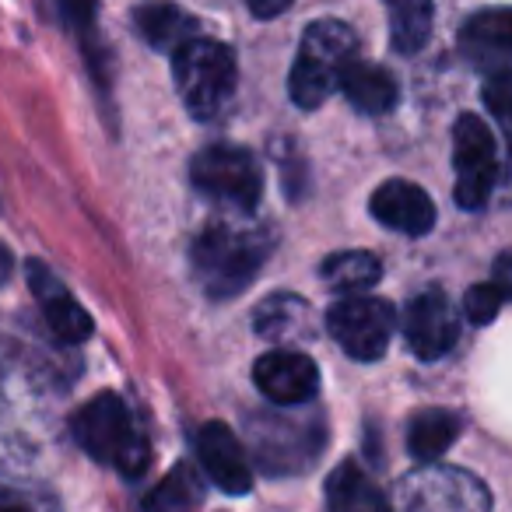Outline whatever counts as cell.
Instances as JSON below:
<instances>
[{"label": "cell", "mask_w": 512, "mask_h": 512, "mask_svg": "<svg viewBox=\"0 0 512 512\" xmlns=\"http://www.w3.org/2000/svg\"><path fill=\"white\" fill-rule=\"evenodd\" d=\"M453 162L456 186L453 197L463 211H481L495 186V141L477 116H460L453 127Z\"/></svg>", "instance_id": "52a82bcc"}, {"label": "cell", "mask_w": 512, "mask_h": 512, "mask_svg": "<svg viewBox=\"0 0 512 512\" xmlns=\"http://www.w3.org/2000/svg\"><path fill=\"white\" fill-rule=\"evenodd\" d=\"M0 512H32V505L25 495H18V491H11V488L0 484Z\"/></svg>", "instance_id": "d4e9b609"}, {"label": "cell", "mask_w": 512, "mask_h": 512, "mask_svg": "<svg viewBox=\"0 0 512 512\" xmlns=\"http://www.w3.org/2000/svg\"><path fill=\"white\" fill-rule=\"evenodd\" d=\"M200 502V481L186 463L169 470L162 484L144 498V509L148 512H193Z\"/></svg>", "instance_id": "ffe728a7"}, {"label": "cell", "mask_w": 512, "mask_h": 512, "mask_svg": "<svg viewBox=\"0 0 512 512\" xmlns=\"http://www.w3.org/2000/svg\"><path fill=\"white\" fill-rule=\"evenodd\" d=\"M432 25L435 8L425 0H397V4H390V43L404 57L425 50V43L432 39Z\"/></svg>", "instance_id": "d6986e66"}, {"label": "cell", "mask_w": 512, "mask_h": 512, "mask_svg": "<svg viewBox=\"0 0 512 512\" xmlns=\"http://www.w3.org/2000/svg\"><path fill=\"white\" fill-rule=\"evenodd\" d=\"M197 456L204 474L211 477L214 488L225 495H246L253 488V470H249L246 449L239 446L235 432L221 421H207L197 432Z\"/></svg>", "instance_id": "30bf717a"}, {"label": "cell", "mask_w": 512, "mask_h": 512, "mask_svg": "<svg viewBox=\"0 0 512 512\" xmlns=\"http://www.w3.org/2000/svg\"><path fill=\"white\" fill-rule=\"evenodd\" d=\"M8 274H11V253L4 246H0V285L8 281Z\"/></svg>", "instance_id": "4316f807"}, {"label": "cell", "mask_w": 512, "mask_h": 512, "mask_svg": "<svg viewBox=\"0 0 512 512\" xmlns=\"http://www.w3.org/2000/svg\"><path fill=\"white\" fill-rule=\"evenodd\" d=\"M25 274H29L32 295H36L39 306H43L46 327H50L64 344L88 341L95 323H92V316L85 313V306L64 288V281H60L46 264H39V260H32V264L25 267Z\"/></svg>", "instance_id": "8fae6325"}, {"label": "cell", "mask_w": 512, "mask_h": 512, "mask_svg": "<svg viewBox=\"0 0 512 512\" xmlns=\"http://www.w3.org/2000/svg\"><path fill=\"white\" fill-rule=\"evenodd\" d=\"M74 439L85 446L92 460L109 463L127 477H141L151 463L148 439L116 393H99L74 414Z\"/></svg>", "instance_id": "7a4b0ae2"}, {"label": "cell", "mask_w": 512, "mask_h": 512, "mask_svg": "<svg viewBox=\"0 0 512 512\" xmlns=\"http://www.w3.org/2000/svg\"><path fill=\"white\" fill-rule=\"evenodd\" d=\"M460 50L470 64L491 74L512 71V8H488L467 18L460 32Z\"/></svg>", "instance_id": "4fadbf2b"}, {"label": "cell", "mask_w": 512, "mask_h": 512, "mask_svg": "<svg viewBox=\"0 0 512 512\" xmlns=\"http://www.w3.org/2000/svg\"><path fill=\"white\" fill-rule=\"evenodd\" d=\"M404 337L407 348L425 362H435L453 348L460 337V316H456L453 302L446 299V292H439V288L421 292L404 309Z\"/></svg>", "instance_id": "ba28073f"}, {"label": "cell", "mask_w": 512, "mask_h": 512, "mask_svg": "<svg viewBox=\"0 0 512 512\" xmlns=\"http://www.w3.org/2000/svg\"><path fill=\"white\" fill-rule=\"evenodd\" d=\"M253 383L267 400H274L281 407H295L313 400L316 386H320V369L302 351L278 348V351H267L253 365Z\"/></svg>", "instance_id": "9c48e42d"}, {"label": "cell", "mask_w": 512, "mask_h": 512, "mask_svg": "<svg viewBox=\"0 0 512 512\" xmlns=\"http://www.w3.org/2000/svg\"><path fill=\"white\" fill-rule=\"evenodd\" d=\"M172 78L193 120H214L235 95V57L218 39L197 36L172 53Z\"/></svg>", "instance_id": "277c9868"}, {"label": "cell", "mask_w": 512, "mask_h": 512, "mask_svg": "<svg viewBox=\"0 0 512 512\" xmlns=\"http://www.w3.org/2000/svg\"><path fill=\"white\" fill-rule=\"evenodd\" d=\"M267 260V242L260 232L235 225H211L193 242V271L214 299H232L253 281Z\"/></svg>", "instance_id": "3957f363"}, {"label": "cell", "mask_w": 512, "mask_h": 512, "mask_svg": "<svg viewBox=\"0 0 512 512\" xmlns=\"http://www.w3.org/2000/svg\"><path fill=\"white\" fill-rule=\"evenodd\" d=\"M484 106L495 120L512 123V71H498L484 81V92H481Z\"/></svg>", "instance_id": "603a6c76"}, {"label": "cell", "mask_w": 512, "mask_h": 512, "mask_svg": "<svg viewBox=\"0 0 512 512\" xmlns=\"http://www.w3.org/2000/svg\"><path fill=\"white\" fill-rule=\"evenodd\" d=\"M397 316L386 299H369V295H351L330 306L327 330L337 341L344 355L358 358V362H376L390 348Z\"/></svg>", "instance_id": "8992f818"}, {"label": "cell", "mask_w": 512, "mask_h": 512, "mask_svg": "<svg viewBox=\"0 0 512 512\" xmlns=\"http://www.w3.org/2000/svg\"><path fill=\"white\" fill-rule=\"evenodd\" d=\"M288 4L285 0H278V4H249V11H253L256 18H274V15H281Z\"/></svg>", "instance_id": "484cf974"}, {"label": "cell", "mask_w": 512, "mask_h": 512, "mask_svg": "<svg viewBox=\"0 0 512 512\" xmlns=\"http://www.w3.org/2000/svg\"><path fill=\"white\" fill-rule=\"evenodd\" d=\"M306 302L292 299V295H274L260 306L256 313V330L267 337H285L288 330H295L302 320H306Z\"/></svg>", "instance_id": "44dd1931"}, {"label": "cell", "mask_w": 512, "mask_h": 512, "mask_svg": "<svg viewBox=\"0 0 512 512\" xmlns=\"http://www.w3.org/2000/svg\"><path fill=\"white\" fill-rule=\"evenodd\" d=\"M320 278L330 292L337 295H358L365 288H372L379 278H383V264H379L372 253H362V249H351V253H334L323 260Z\"/></svg>", "instance_id": "e0dca14e"}, {"label": "cell", "mask_w": 512, "mask_h": 512, "mask_svg": "<svg viewBox=\"0 0 512 512\" xmlns=\"http://www.w3.org/2000/svg\"><path fill=\"white\" fill-rule=\"evenodd\" d=\"M327 512H390V498L355 460L327 477Z\"/></svg>", "instance_id": "5bb4252c"}, {"label": "cell", "mask_w": 512, "mask_h": 512, "mask_svg": "<svg viewBox=\"0 0 512 512\" xmlns=\"http://www.w3.org/2000/svg\"><path fill=\"white\" fill-rule=\"evenodd\" d=\"M498 309H502V295H498L488 281H484V285H474L467 295H463V316H467L474 327L491 323L498 316Z\"/></svg>", "instance_id": "7402d4cb"}, {"label": "cell", "mask_w": 512, "mask_h": 512, "mask_svg": "<svg viewBox=\"0 0 512 512\" xmlns=\"http://www.w3.org/2000/svg\"><path fill=\"white\" fill-rule=\"evenodd\" d=\"M460 428H463L460 414L442 411V407H435V411H421V414H414L411 428H407V449H411L414 460L432 463V460H439L449 446H453L456 435H460Z\"/></svg>", "instance_id": "2e32d148"}, {"label": "cell", "mask_w": 512, "mask_h": 512, "mask_svg": "<svg viewBox=\"0 0 512 512\" xmlns=\"http://www.w3.org/2000/svg\"><path fill=\"white\" fill-rule=\"evenodd\" d=\"M488 285L495 288L498 295H502V302H505V299H512V249H509V253H502V256L495 260Z\"/></svg>", "instance_id": "cb8c5ba5"}, {"label": "cell", "mask_w": 512, "mask_h": 512, "mask_svg": "<svg viewBox=\"0 0 512 512\" xmlns=\"http://www.w3.org/2000/svg\"><path fill=\"white\" fill-rule=\"evenodd\" d=\"M190 179L204 197L242 214L253 211L260 190H264L256 158L246 148H235V144H211V148L200 151L190 165Z\"/></svg>", "instance_id": "5b68a950"}, {"label": "cell", "mask_w": 512, "mask_h": 512, "mask_svg": "<svg viewBox=\"0 0 512 512\" xmlns=\"http://www.w3.org/2000/svg\"><path fill=\"white\" fill-rule=\"evenodd\" d=\"M372 218H379L386 228L404 235H425L435 225V204L418 183L407 179H386L383 186H376L369 200Z\"/></svg>", "instance_id": "7c38bea8"}, {"label": "cell", "mask_w": 512, "mask_h": 512, "mask_svg": "<svg viewBox=\"0 0 512 512\" xmlns=\"http://www.w3.org/2000/svg\"><path fill=\"white\" fill-rule=\"evenodd\" d=\"M341 88H344V95H348L351 106L362 109V113H369V116H383L397 106V81H393V74L386 71V67L362 64V60H358V64L348 71V78H344Z\"/></svg>", "instance_id": "9a60e30c"}, {"label": "cell", "mask_w": 512, "mask_h": 512, "mask_svg": "<svg viewBox=\"0 0 512 512\" xmlns=\"http://www.w3.org/2000/svg\"><path fill=\"white\" fill-rule=\"evenodd\" d=\"M358 64V36L337 18H320L302 32L299 60L288 74V92L295 106L316 109L344 85L348 71Z\"/></svg>", "instance_id": "6da1fadb"}, {"label": "cell", "mask_w": 512, "mask_h": 512, "mask_svg": "<svg viewBox=\"0 0 512 512\" xmlns=\"http://www.w3.org/2000/svg\"><path fill=\"white\" fill-rule=\"evenodd\" d=\"M137 29L158 50H172L186 46L190 39H197V18L186 11L172 8V4H151V8H137Z\"/></svg>", "instance_id": "ac0fdd59"}, {"label": "cell", "mask_w": 512, "mask_h": 512, "mask_svg": "<svg viewBox=\"0 0 512 512\" xmlns=\"http://www.w3.org/2000/svg\"><path fill=\"white\" fill-rule=\"evenodd\" d=\"M505 141H509V151H512V123H505Z\"/></svg>", "instance_id": "83f0119b"}]
</instances>
